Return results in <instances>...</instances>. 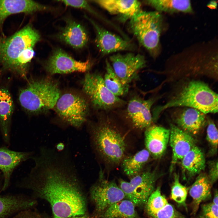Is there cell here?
<instances>
[{"label": "cell", "mask_w": 218, "mask_h": 218, "mask_svg": "<svg viewBox=\"0 0 218 218\" xmlns=\"http://www.w3.org/2000/svg\"><path fill=\"white\" fill-rule=\"evenodd\" d=\"M41 148L33 157L35 165L25 180V187L48 201L52 218L85 214L86 203L75 168L69 158Z\"/></svg>", "instance_id": "1"}, {"label": "cell", "mask_w": 218, "mask_h": 218, "mask_svg": "<svg viewBox=\"0 0 218 218\" xmlns=\"http://www.w3.org/2000/svg\"><path fill=\"white\" fill-rule=\"evenodd\" d=\"M217 45L213 41L197 44L168 58L158 72L164 78L158 88L184 79L203 77L217 81Z\"/></svg>", "instance_id": "2"}, {"label": "cell", "mask_w": 218, "mask_h": 218, "mask_svg": "<svg viewBox=\"0 0 218 218\" xmlns=\"http://www.w3.org/2000/svg\"><path fill=\"white\" fill-rule=\"evenodd\" d=\"M172 84L165 102L153 109V122L164 111L173 107L192 108L206 114L217 113L218 94L205 82L200 79L187 78Z\"/></svg>", "instance_id": "3"}, {"label": "cell", "mask_w": 218, "mask_h": 218, "mask_svg": "<svg viewBox=\"0 0 218 218\" xmlns=\"http://www.w3.org/2000/svg\"><path fill=\"white\" fill-rule=\"evenodd\" d=\"M38 32L28 25L7 38H0V64L5 71L26 79L35 54L33 48L40 40Z\"/></svg>", "instance_id": "4"}, {"label": "cell", "mask_w": 218, "mask_h": 218, "mask_svg": "<svg viewBox=\"0 0 218 218\" xmlns=\"http://www.w3.org/2000/svg\"><path fill=\"white\" fill-rule=\"evenodd\" d=\"M107 112H103L89 133L97 154L107 162L117 165L125 157L127 145L117 124Z\"/></svg>", "instance_id": "5"}, {"label": "cell", "mask_w": 218, "mask_h": 218, "mask_svg": "<svg viewBox=\"0 0 218 218\" xmlns=\"http://www.w3.org/2000/svg\"><path fill=\"white\" fill-rule=\"evenodd\" d=\"M163 26L160 13L142 10L129 20L128 25L130 31L139 44L153 58L157 57L160 51V39Z\"/></svg>", "instance_id": "6"}, {"label": "cell", "mask_w": 218, "mask_h": 218, "mask_svg": "<svg viewBox=\"0 0 218 218\" xmlns=\"http://www.w3.org/2000/svg\"><path fill=\"white\" fill-rule=\"evenodd\" d=\"M60 95L58 84L53 81L32 80L20 91L18 100L25 111L36 114L54 108Z\"/></svg>", "instance_id": "7"}, {"label": "cell", "mask_w": 218, "mask_h": 218, "mask_svg": "<svg viewBox=\"0 0 218 218\" xmlns=\"http://www.w3.org/2000/svg\"><path fill=\"white\" fill-rule=\"evenodd\" d=\"M82 87L94 107L102 111H110L126 104V102L114 95L108 89L103 77L99 74H86L83 81Z\"/></svg>", "instance_id": "8"}, {"label": "cell", "mask_w": 218, "mask_h": 218, "mask_svg": "<svg viewBox=\"0 0 218 218\" xmlns=\"http://www.w3.org/2000/svg\"><path fill=\"white\" fill-rule=\"evenodd\" d=\"M54 107L61 120L76 127H81L84 123L89 110L86 100L81 96L72 93L60 95Z\"/></svg>", "instance_id": "9"}, {"label": "cell", "mask_w": 218, "mask_h": 218, "mask_svg": "<svg viewBox=\"0 0 218 218\" xmlns=\"http://www.w3.org/2000/svg\"><path fill=\"white\" fill-rule=\"evenodd\" d=\"M157 174L155 171L147 170L131 178L124 184L123 191L127 199L135 206L145 205L155 190Z\"/></svg>", "instance_id": "10"}, {"label": "cell", "mask_w": 218, "mask_h": 218, "mask_svg": "<svg viewBox=\"0 0 218 218\" xmlns=\"http://www.w3.org/2000/svg\"><path fill=\"white\" fill-rule=\"evenodd\" d=\"M104 177L101 171L97 182L90 190L91 199L96 212L100 216L111 205L125 198L124 193L116 183L108 180Z\"/></svg>", "instance_id": "11"}, {"label": "cell", "mask_w": 218, "mask_h": 218, "mask_svg": "<svg viewBox=\"0 0 218 218\" xmlns=\"http://www.w3.org/2000/svg\"><path fill=\"white\" fill-rule=\"evenodd\" d=\"M109 61L123 83L129 85L138 78L139 71L147 66L145 57L140 54H114L110 56Z\"/></svg>", "instance_id": "12"}, {"label": "cell", "mask_w": 218, "mask_h": 218, "mask_svg": "<svg viewBox=\"0 0 218 218\" xmlns=\"http://www.w3.org/2000/svg\"><path fill=\"white\" fill-rule=\"evenodd\" d=\"M163 95L153 97L147 99L137 95L133 96L127 102L124 112L125 117L135 128L145 130L153 122L151 107Z\"/></svg>", "instance_id": "13"}, {"label": "cell", "mask_w": 218, "mask_h": 218, "mask_svg": "<svg viewBox=\"0 0 218 218\" xmlns=\"http://www.w3.org/2000/svg\"><path fill=\"white\" fill-rule=\"evenodd\" d=\"M166 111H168L175 125L191 135L198 133L207 125L206 114L197 109L179 107Z\"/></svg>", "instance_id": "14"}, {"label": "cell", "mask_w": 218, "mask_h": 218, "mask_svg": "<svg viewBox=\"0 0 218 218\" xmlns=\"http://www.w3.org/2000/svg\"><path fill=\"white\" fill-rule=\"evenodd\" d=\"M89 60L81 62L75 60L60 48L54 50L45 64L47 71L51 74L85 72L91 68Z\"/></svg>", "instance_id": "15"}, {"label": "cell", "mask_w": 218, "mask_h": 218, "mask_svg": "<svg viewBox=\"0 0 218 218\" xmlns=\"http://www.w3.org/2000/svg\"><path fill=\"white\" fill-rule=\"evenodd\" d=\"M86 17L95 29V43L102 54H107L134 49V46L130 41L107 31Z\"/></svg>", "instance_id": "16"}, {"label": "cell", "mask_w": 218, "mask_h": 218, "mask_svg": "<svg viewBox=\"0 0 218 218\" xmlns=\"http://www.w3.org/2000/svg\"><path fill=\"white\" fill-rule=\"evenodd\" d=\"M169 142L172 150L170 170L194 147L195 141L192 136L173 124H170Z\"/></svg>", "instance_id": "17"}, {"label": "cell", "mask_w": 218, "mask_h": 218, "mask_svg": "<svg viewBox=\"0 0 218 218\" xmlns=\"http://www.w3.org/2000/svg\"><path fill=\"white\" fill-rule=\"evenodd\" d=\"M145 210L151 218H186L168 203L162 194L160 187L149 197L145 204Z\"/></svg>", "instance_id": "18"}, {"label": "cell", "mask_w": 218, "mask_h": 218, "mask_svg": "<svg viewBox=\"0 0 218 218\" xmlns=\"http://www.w3.org/2000/svg\"><path fill=\"white\" fill-rule=\"evenodd\" d=\"M170 129L156 125L145 129V143L146 149L156 158L161 157L165 152L169 142Z\"/></svg>", "instance_id": "19"}, {"label": "cell", "mask_w": 218, "mask_h": 218, "mask_svg": "<svg viewBox=\"0 0 218 218\" xmlns=\"http://www.w3.org/2000/svg\"><path fill=\"white\" fill-rule=\"evenodd\" d=\"M93 2L110 14L117 15L118 19L125 22L141 11V3L138 0H98Z\"/></svg>", "instance_id": "20"}, {"label": "cell", "mask_w": 218, "mask_h": 218, "mask_svg": "<svg viewBox=\"0 0 218 218\" xmlns=\"http://www.w3.org/2000/svg\"><path fill=\"white\" fill-rule=\"evenodd\" d=\"M31 152L15 151L5 147H0V170L4 177L2 191L5 190L8 186L15 169L22 162L31 157Z\"/></svg>", "instance_id": "21"}, {"label": "cell", "mask_w": 218, "mask_h": 218, "mask_svg": "<svg viewBox=\"0 0 218 218\" xmlns=\"http://www.w3.org/2000/svg\"><path fill=\"white\" fill-rule=\"evenodd\" d=\"M48 9L46 6L32 0H0V26L11 15L20 13H32Z\"/></svg>", "instance_id": "22"}, {"label": "cell", "mask_w": 218, "mask_h": 218, "mask_svg": "<svg viewBox=\"0 0 218 218\" xmlns=\"http://www.w3.org/2000/svg\"><path fill=\"white\" fill-rule=\"evenodd\" d=\"M14 107L9 91L4 87H0V129L3 140L7 144L10 143V124Z\"/></svg>", "instance_id": "23"}, {"label": "cell", "mask_w": 218, "mask_h": 218, "mask_svg": "<svg viewBox=\"0 0 218 218\" xmlns=\"http://www.w3.org/2000/svg\"><path fill=\"white\" fill-rule=\"evenodd\" d=\"M65 27L58 35L61 41L75 48H81L88 41V34L84 27L71 20H68Z\"/></svg>", "instance_id": "24"}, {"label": "cell", "mask_w": 218, "mask_h": 218, "mask_svg": "<svg viewBox=\"0 0 218 218\" xmlns=\"http://www.w3.org/2000/svg\"><path fill=\"white\" fill-rule=\"evenodd\" d=\"M180 162L183 178L189 179L201 173L206 167V160L201 149L196 146L192 149Z\"/></svg>", "instance_id": "25"}, {"label": "cell", "mask_w": 218, "mask_h": 218, "mask_svg": "<svg viewBox=\"0 0 218 218\" xmlns=\"http://www.w3.org/2000/svg\"><path fill=\"white\" fill-rule=\"evenodd\" d=\"M212 185L207 175L203 173L200 174L192 185L189 192L193 200L192 215L196 214L202 202L211 198Z\"/></svg>", "instance_id": "26"}, {"label": "cell", "mask_w": 218, "mask_h": 218, "mask_svg": "<svg viewBox=\"0 0 218 218\" xmlns=\"http://www.w3.org/2000/svg\"><path fill=\"white\" fill-rule=\"evenodd\" d=\"M35 204L34 201L21 196L0 195V218L18 211L29 209Z\"/></svg>", "instance_id": "27"}, {"label": "cell", "mask_w": 218, "mask_h": 218, "mask_svg": "<svg viewBox=\"0 0 218 218\" xmlns=\"http://www.w3.org/2000/svg\"><path fill=\"white\" fill-rule=\"evenodd\" d=\"M143 2L160 13L193 12L190 1L189 0H147Z\"/></svg>", "instance_id": "28"}, {"label": "cell", "mask_w": 218, "mask_h": 218, "mask_svg": "<svg viewBox=\"0 0 218 218\" xmlns=\"http://www.w3.org/2000/svg\"><path fill=\"white\" fill-rule=\"evenodd\" d=\"M150 155L146 149H143L133 155L125 157L121 162L123 172L131 178L140 174L148 161Z\"/></svg>", "instance_id": "29"}, {"label": "cell", "mask_w": 218, "mask_h": 218, "mask_svg": "<svg viewBox=\"0 0 218 218\" xmlns=\"http://www.w3.org/2000/svg\"><path fill=\"white\" fill-rule=\"evenodd\" d=\"M135 206L129 200L123 199L111 205L101 216L102 218H137Z\"/></svg>", "instance_id": "30"}, {"label": "cell", "mask_w": 218, "mask_h": 218, "mask_svg": "<svg viewBox=\"0 0 218 218\" xmlns=\"http://www.w3.org/2000/svg\"><path fill=\"white\" fill-rule=\"evenodd\" d=\"M105 72L103 77L105 84L115 96L120 97L127 95L129 85L124 84L114 71L109 61L105 60Z\"/></svg>", "instance_id": "31"}, {"label": "cell", "mask_w": 218, "mask_h": 218, "mask_svg": "<svg viewBox=\"0 0 218 218\" xmlns=\"http://www.w3.org/2000/svg\"><path fill=\"white\" fill-rule=\"evenodd\" d=\"M188 189L180 182L178 174H175L171 187L170 197L180 206H183L187 210L186 200Z\"/></svg>", "instance_id": "32"}, {"label": "cell", "mask_w": 218, "mask_h": 218, "mask_svg": "<svg viewBox=\"0 0 218 218\" xmlns=\"http://www.w3.org/2000/svg\"><path fill=\"white\" fill-rule=\"evenodd\" d=\"M206 139L210 145V154H213L217 151L218 132L214 122L207 116Z\"/></svg>", "instance_id": "33"}, {"label": "cell", "mask_w": 218, "mask_h": 218, "mask_svg": "<svg viewBox=\"0 0 218 218\" xmlns=\"http://www.w3.org/2000/svg\"><path fill=\"white\" fill-rule=\"evenodd\" d=\"M218 206L212 202L202 205L198 218H218Z\"/></svg>", "instance_id": "34"}, {"label": "cell", "mask_w": 218, "mask_h": 218, "mask_svg": "<svg viewBox=\"0 0 218 218\" xmlns=\"http://www.w3.org/2000/svg\"><path fill=\"white\" fill-rule=\"evenodd\" d=\"M60 1L66 6L84 9L92 13H95L87 1L62 0Z\"/></svg>", "instance_id": "35"}, {"label": "cell", "mask_w": 218, "mask_h": 218, "mask_svg": "<svg viewBox=\"0 0 218 218\" xmlns=\"http://www.w3.org/2000/svg\"><path fill=\"white\" fill-rule=\"evenodd\" d=\"M207 175L208 178L213 185L218 179V161L214 160L210 162L209 171Z\"/></svg>", "instance_id": "36"}, {"label": "cell", "mask_w": 218, "mask_h": 218, "mask_svg": "<svg viewBox=\"0 0 218 218\" xmlns=\"http://www.w3.org/2000/svg\"><path fill=\"white\" fill-rule=\"evenodd\" d=\"M14 218H44L36 212L29 210V209L21 211Z\"/></svg>", "instance_id": "37"}, {"label": "cell", "mask_w": 218, "mask_h": 218, "mask_svg": "<svg viewBox=\"0 0 218 218\" xmlns=\"http://www.w3.org/2000/svg\"><path fill=\"white\" fill-rule=\"evenodd\" d=\"M212 202L216 205H218V194L217 190L215 191Z\"/></svg>", "instance_id": "38"}, {"label": "cell", "mask_w": 218, "mask_h": 218, "mask_svg": "<svg viewBox=\"0 0 218 218\" xmlns=\"http://www.w3.org/2000/svg\"><path fill=\"white\" fill-rule=\"evenodd\" d=\"M56 147L58 151H61L64 150L65 147V145L63 143H60L58 144L56 146Z\"/></svg>", "instance_id": "39"}, {"label": "cell", "mask_w": 218, "mask_h": 218, "mask_svg": "<svg viewBox=\"0 0 218 218\" xmlns=\"http://www.w3.org/2000/svg\"><path fill=\"white\" fill-rule=\"evenodd\" d=\"M68 218H90V217L87 215L84 214L82 215L72 216Z\"/></svg>", "instance_id": "40"}, {"label": "cell", "mask_w": 218, "mask_h": 218, "mask_svg": "<svg viewBox=\"0 0 218 218\" xmlns=\"http://www.w3.org/2000/svg\"><path fill=\"white\" fill-rule=\"evenodd\" d=\"M216 3L215 2H212L210 3L209 4V5L210 6H212L213 7V6L214 5L215 7H216Z\"/></svg>", "instance_id": "41"}]
</instances>
